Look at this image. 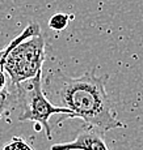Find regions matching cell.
Returning <instances> with one entry per match:
<instances>
[{
    "label": "cell",
    "mask_w": 143,
    "mask_h": 150,
    "mask_svg": "<svg viewBox=\"0 0 143 150\" xmlns=\"http://www.w3.org/2000/svg\"><path fill=\"white\" fill-rule=\"evenodd\" d=\"M43 83L50 102L68 108L72 117H80L86 124L104 132L124 127L116 117V110L108 97L106 77H97L93 69L79 77H70L59 69L52 71Z\"/></svg>",
    "instance_id": "cell-1"
},
{
    "label": "cell",
    "mask_w": 143,
    "mask_h": 150,
    "mask_svg": "<svg viewBox=\"0 0 143 150\" xmlns=\"http://www.w3.org/2000/svg\"><path fill=\"white\" fill-rule=\"evenodd\" d=\"M46 43L38 24H30L0 51V68L7 73L12 85L32 80L42 72L46 57Z\"/></svg>",
    "instance_id": "cell-2"
},
{
    "label": "cell",
    "mask_w": 143,
    "mask_h": 150,
    "mask_svg": "<svg viewBox=\"0 0 143 150\" xmlns=\"http://www.w3.org/2000/svg\"><path fill=\"white\" fill-rule=\"evenodd\" d=\"M14 86L17 88L19 106L21 107V114L19 116V120L20 122L29 120V122L42 125L46 137L49 140H51V129L50 124H49V119L51 115L65 114L72 117V112L68 108L52 105L50 99L46 97L45 90H43L42 72L37 74L34 79Z\"/></svg>",
    "instance_id": "cell-3"
},
{
    "label": "cell",
    "mask_w": 143,
    "mask_h": 150,
    "mask_svg": "<svg viewBox=\"0 0 143 150\" xmlns=\"http://www.w3.org/2000/svg\"><path fill=\"white\" fill-rule=\"evenodd\" d=\"M51 150H109L104 140V131L95 125L84 124L75 140L55 144Z\"/></svg>",
    "instance_id": "cell-4"
},
{
    "label": "cell",
    "mask_w": 143,
    "mask_h": 150,
    "mask_svg": "<svg viewBox=\"0 0 143 150\" xmlns=\"http://www.w3.org/2000/svg\"><path fill=\"white\" fill-rule=\"evenodd\" d=\"M17 105H19V94H17V88L14 85L0 91V117L8 114Z\"/></svg>",
    "instance_id": "cell-5"
},
{
    "label": "cell",
    "mask_w": 143,
    "mask_h": 150,
    "mask_svg": "<svg viewBox=\"0 0 143 150\" xmlns=\"http://www.w3.org/2000/svg\"><path fill=\"white\" fill-rule=\"evenodd\" d=\"M68 25V16L66 13H55L49 21V26L52 30H65Z\"/></svg>",
    "instance_id": "cell-6"
},
{
    "label": "cell",
    "mask_w": 143,
    "mask_h": 150,
    "mask_svg": "<svg viewBox=\"0 0 143 150\" xmlns=\"http://www.w3.org/2000/svg\"><path fill=\"white\" fill-rule=\"evenodd\" d=\"M3 150H33V148L26 141L22 140V138L13 137L9 142L5 144Z\"/></svg>",
    "instance_id": "cell-7"
},
{
    "label": "cell",
    "mask_w": 143,
    "mask_h": 150,
    "mask_svg": "<svg viewBox=\"0 0 143 150\" xmlns=\"http://www.w3.org/2000/svg\"><path fill=\"white\" fill-rule=\"evenodd\" d=\"M8 88V76L1 68H0V91Z\"/></svg>",
    "instance_id": "cell-8"
}]
</instances>
